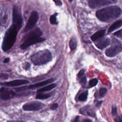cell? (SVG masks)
Wrapping results in <instances>:
<instances>
[{
    "label": "cell",
    "instance_id": "obj_19",
    "mask_svg": "<svg viewBox=\"0 0 122 122\" xmlns=\"http://www.w3.org/2000/svg\"><path fill=\"white\" fill-rule=\"evenodd\" d=\"M51 97V95L49 94H43V93H39L36 96V98L37 99H46Z\"/></svg>",
    "mask_w": 122,
    "mask_h": 122
},
{
    "label": "cell",
    "instance_id": "obj_34",
    "mask_svg": "<svg viewBox=\"0 0 122 122\" xmlns=\"http://www.w3.org/2000/svg\"><path fill=\"white\" fill-rule=\"evenodd\" d=\"M9 61H10V59L8 58H7L5 59V60H4V61H3V62H4V63H7V62H9Z\"/></svg>",
    "mask_w": 122,
    "mask_h": 122
},
{
    "label": "cell",
    "instance_id": "obj_17",
    "mask_svg": "<svg viewBox=\"0 0 122 122\" xmlns=\"http://www.w3.org/2000/svg\"><path fill=\"white\" fill-rule=\"evenodd\" d=\"M56 86V84L55 83L51 84L48 86H46L45 87H44L40 89H39L37 91V92L40 93V92H46V91H50V90L53 89Z\"/></svg>",
    "mask_w": 122,
    "mask_h": 122
},
{
    "label": "cell",
    "instance_id": "obj_24",
    "mask_svg": "<svg viewBox=\"0 0 122 122\" xmlns=\"http://www.w3.org/2000/svg\"><path fill=\"white\" fill-rule=\"evenodd\" d=\"M7 19V17L6 15L3 16L2 15L0 14V24L5 23Z\"/></svg>",
    "mask_w": 122,
    "mask_h": 122
},
{
    "label": "cell",
    "instance_id": "obj_23",
    "mask_svg": "<svg viewBox=\"0 0 122 122\" xmlns=\"http://www.w3.org/2000/svg\"><path fill=\"white\" fill-rule=\"evenodd\" d=\"M98 83V80L96 78L92 79L89 81V85L90 87L95 86Z\"/></svg>",
    "mask_w": 122,
    "mask_h": 122
},
{
    "label": "cell",
    "instance_id": "obj_25",
    "mask_svg": "<svg viewBox=\"0 0 122 122\" xmlns=\"http://www.w3.org/2000/svg\"><path fill=\"white\" fill-rule=\"evenodd\" d=\"M86 81H87V80H86V77H82L81 79V80H80V83L84 87V85H85L86 83Z\"/></svg>",
    "mask_w": 122,
    "mask_h": 122
},
{
    "label": "cell",
    "instance_id": "obj_21",
    "mask_svg": "<svg viewBox=\"0 0 122 122\" xmlns=\"http://www.w3.org/2000/svg\"><path fill=\"white\" fill-rule=\"evenodd\" d=\"M57 13H55L52 15H51L50 17V21L51 24H58V22L57 21V19H56V16H57Z\"/></svg>",
    "mask_w": 122,
    "mask_h": 122
},
{
    "label": "cell",
    "instance_id": "obj_35",
    "mask_svg": "<svg viewBox=\"0 0 122 122\" xmlns=\"http://www.w3.org/2000/svg\"><path fill=\"white\" fill-rule=\"evenodd\" d=\"M82 122H92V121L90 119H86L84 120Z\"/></svg>",
    "mask_w": 122,
    "mask_h": 122
},
{
    "label": "cell",
    "instance_id": "obj_30",
    "mask_svg": "<svg viewBox=\"0 0 122 122\" xmlns=\"http://www.w3.org/2000/svg\"><path fill=\"white\" fill-rule=\"evenodd\" d=\"M114 121L115 122H122V117L118 116L114 119Z\"/></svg>",
    "mask_w": 122,
    "mask_h": 122
},
{
    "label": "cell",
    "instance_id": "obj_36",
    "mask_svg": "<svg viewBox=\"0 0 122 122\" xmlns=\"http://www.w3.org/2000/svg\"><path fill=\"white\" fill-rule=\"evenodd\" d=\"M102 101H101V102H98L97 103V104H96V106H99L100 105H101V104L102 103Z\"/></svg>",
    "mask_w": 122,
    "mask_h": 122
},
{
    "label": "cell",
    "instance_id": "obj_3",
    "mask_svg": "<svg viewBox=\"0 0 122 122\" xmlns=\"http://www.w3.org/2000/svg\"><path fill=\"white\" fill-rule=\"evenodd\" d=\"M19 30L12 24L5 32L2 43V49L4 51H8L14 44Z\"/></svg>",
    "mask_w": 122,
    "mask_h": 122
},
{
    "label": "cell",
    "instance_id": "obj_7",
    "mask_svg": "<svg viewBox=\"0 0 122 122\" xmlns=\"http://www.w3.org/2000/svg\"><path fill=\"white\" fill-rule=\"evenodd\" d=\"M39 19V14L36 11H33L27 21V23L23 30V32H26L32 29L35 25Z\"/></svg>",
    "mask_w": 122,
    "mask_h": 122
},
{
    "label": "cell",
    "instance_id": "obj_1",
    "mask_svg": "<svg viewBox=\"0 0 122 122\" xmlns=\"http://www.w3.org/2000/svg\"><path fill=\"white\" fill-rule=\"evenodd\" d=\"M122 13V9L117 6L106 7L96 12V17L101 21L109 22L118 18Z\"/></svg>",
    "mask_w": 122,
    "mask_h": 122
},
{
    "label": "cell",
    "instance_id": "obj_2",
    "mask_svg": "<svg viewBox=\"0 0 122 122\" xmlns=\"http://www.w3.org/2000/svg\"><path fill=\"white\" fill-rule=\"evenodd\" d=\"M42 35V32L41 29L35 28L24 36L20 48L24 50L33 44L43 41L45 39L41 37Z\"/></svg>",
    "mask_w": 122,
    "mask_h": 122
},
{
    "label": "cell",
    "instance_id": "obj_28",
    "mask_svg": "<svg viewBox=\"0 0 122 122\" xmlns=\"http://www.w3.org/2000/svg\"><path fill=\"white\" fill-rule=\"evenodd\" d=\"M114 35L117 36V37H120L122 39V32L121 31H117V32H115L114 34Z\"/></svg>",
    "mask_w": 122,
    "mask_h": 122
},
{
    "label": "cell",
    "instance_id": "obj_16",
    "mask_svg": "<svg viewBox=\"0 0 122 122\" xmlns=\"http://www.w3.org/2000/svg\"><path fill=\"white\" fill-rule=\"evenodd\" d=\"M105 30H100L94 34H93L92 36H91V39L93 41H96L100 39L102 37L105 33Z\"/></svg>",
    "mask_w": 122,
    "mask_h": 122
},
{
    "label": "cell",
    "instance_id": "obj_14",
    "mask_svg": "<svg viewBox=\"0 0 122 122\" xmlns=\"http://www.w3.org/2000/svg\"><path fill=\"white\" fill-rule=\"evenodd\" d=\"M80 113L84 115H90L91 116H93L94 115L93 111L90 106H86L81 108L80 110Z\"/></svg>",
    "mask_w": 122,
    "mask_h": 122
},
{
    "label": "cell",
    "instance_id": "obj_11",
    "mask_svg": "<svg viewBox=\"0 0 122 122\" xmlns=\"http://www.w3.org/2000/svg\"><path fill=\"white\" fill-rule=\"evenodd\" d=\"M29 82H30L29 81L27 80L19 79V80H13L10 81L1 82L0 84L1 85L7 86V87H15V86H20V85L25 84H28Z\"/></svg>",
    "mask_w": 122,
    "mask_h": 122
},
{
    "label": "cell",
    "instance_id": "obj_20",
    "mask_svg": "<svg viewBox=\"0 0 122 122\" xmlns=\"http://www.w3.org/2000/svg\"><path fill=\"white\" fill-rule=\"evenodd\" d=\"M87 96H88V92H83L79 96L78 99L81 101H85L87 99Z\"/></svg>",
    "mask_w": 122,
    "mask_h": 122
},
{
    "label": "cell",
    "instance_id": "obj_18",
    "mask_svg": "<svg viewBox=\"0 0 122 122\" xmlns=\"http://www.w3.org/2000/svg\"><path fill=\"white\" fill-rule=\"evenodd\" d=\"M69 45L71 51H73L76 49L77 45V41L76 38L72 37L71 38L69 42Z\"/></svg>",
    "mask_w": 122,
    "mask_h": 122
},
{
    "label": "cell",
    "instance_id": "obj_15",
    "mask_svg": "<svg viewBox=\"0 0 122 122\" xmlns=\"http://www.w3.org/2000/svg\"><path fill=\"white\" fill-rule=\"evenodd\" d=\"M122 26V20H118L113 23L109 28L108 33H110L114 30L120 28Z\"/></svg>",
    "mask_w": 122,
    "mask_h": 122
},
{
    "label": "cell",
    "instance_id": "obj_22",
    "mask_svg": "<svg viewBox=\"0 0 122 122\" xmlns=\"http://www.w3.org/2000/svg\"><path fill=\"white\" fill-rule=\"evenodd\" d=\"M107 90L105 88H102L100 89L99 91V95L101 97H103L105 96L106 93H107Z\"/></svg>",
    "mask_w": 122,
    "mask_h": 122
},
{
    "label": "cell",
    "instance_id": "obj_5",
    "mask_svg": "<svg viewBox=\"0 0 122 122\" xmlns=\"http://www.w3.org/2000/svg\"><path fill=\"white\" fill-rule=\"evenodd\" d=\"M12 23L19 31L22 26L23 18L20 8L16 5L12 9Z\"/></svg>",
    "mask_w": 122,
    "mask_h": 122
},
{
    "label": "cell",
    "instance_id": "obj_8",
    "mask_svg": "<svg viewBox=\"0 0 122 122\" xmlns=\"http://www.w3.org/2000/svg\"><path fill=\"white\" fill-rule=\"evenodd\" d=\"M44 106V104L38 101H33L27 102L23 105L22 108L25 111H35L41 109Z\"/></svg>",
    "mask_w": 122,
    "mask_h": 122
},
{
    "label": "cell",
    "instance_id": "obj_12",
    "mask_svg": "<svg viewBox=\"0 0 122 122\" xmlns=\"http://www.w3.org/2000/svg\"><path fill=\"white\" fill-rule=\"evenodd\" d=\"M110 43V40L108 38H104L97 40L95 42V44L97 48L100 49H102L108 46Z\"/></svg>",
    "mask_w": 122,
    "mask_h": 122
},
{
    "label": "cell",
    "instance_id": "obj_27",
    "mask_svg": "<svg viewBox=\"0 0 122 122\" xmlns=\"http://www.w3.org/2000/svg\"><path fill=\"white\" fill-rule=\"evenodd\" d=\"M58 104L57 103H54L51 105L50 108L52 110H54L58 108Z\"/></svg>",
    "mask_w": 122,
    "mask_h": 122
},
{
    "label": "cell",
    "instance_id": "obj_10",
    "mask_svg": "<svg viewBox=\"0 0 122 122\" xmlns=\"http://www.w3.org/2000/svg\"><path fill=\"white\" fill-rule=\"evenodd\" d=\"M15 94V92L9 88H0V97L2 100H9L12 98Z\"/></svg>",
    "mask_w": 122,
    "mask_h": 122
},
{
    "label": "cell",
    "instance_id": "obj_33",
    "mask_svg": "<svg viewBox=\"0 0 122 122\" xmlns=\"http://www.w3.org/2000/svg\"><path fill=\"white\" fill-rule=\"evenodd\" d=\"M79 117L78 116H77V117H76L75 118V119H74V121L73 122H79Z\"/></svg>",
    "mask_w": 122,
    "mask_h": 122
},
{
    "label": "cell",
    "instance_id": "obj_29",
    "mask_svg": "<svg viewBox=\"0 0 122 122\" xmlns=\"http://www.w3.org/2000/svg\"><path fill=\"white\" fill-rule=\"evenodd\" d=\"M112 115H115L117 114V107H113L112 108Z\"/></svg>",
    "mask_w": 122,
    "mask_h": 122
},
{
    "label": "cell",
    "instance_id": "obj_9",
    "mask_svg": "<svg viewBox=\"0 0 122 122\" xmlns=\"http://www.w3.org/2000/svg\"><path fill=\"white\" fill-rule=\"evenodd\" d=\"M116 0H89L88 1L89 6L92 8H96L115 2Z\"/></svg>",
    "mask_w": 122,
    "mask_h": 122
},
{
    "label": "cell",
    "instance_id": "obj_32",
    "mask_svg": "<svg viewBox=\"0 0 122 122\" xmlns=\"http://www.w3.org/2000/svg\"><path fill=\"white\" fill-rule=\"evenodd\" d=\"M53 1L55 3V4L58 6H61L62 5V2L61 0H53Z\"/></svg>",
    "mask_w": 122,
    "mask_h": 122
},
{
    "label": "cell",
    "instance_id": "obj_4",
    "mask_svg": "<svg viewBox=\"0 0 122 122\" xmlns=\"http://www.w3.org/2000/svg\"><path fill=\"white\" fill-rule=\"evenodd\" d=\"M51 54L48 50L38 51L32 54L30 57L31 61L36 65L47 63L51 60Z\"/></svg>",
    "mask_w": 122,
    "mask_h": 122
},
{
    "label": "cell",
    "instance_id": "obj_6",
    "mask_svg": "<svg viewBox=\"0 0 122 122\" xmlns=\"http://www.w3.org/2000/svg\"><path fill=\"white\" fill-rule=\"evenodd\" d=\"M112 45L107 49L105 51V54L109 57H112L117 55L122 51V45L117 40L113 39Z\"/></svg>",
    "mask_w": 122,
    "mask_h": 122
},
{
    "label": "cell",
    "instance_id": "obj_31",
    "mask_svg": "<svg viewBox=\"0 0 122 122\" xmlns=\"http://www.w3.org/2000/svg\"><path fill=\"white\" fill-rule=\"evenodd\" d=\"M8 75L5 73H2L0 74V78L4 79H7L8 78Z\"/></svg>",
    "mask_w": 122,
    "mask_h": 122
},
{
    "label": "cell",
    "instance_id": "obj_13",
    "mask_svg": "<svg viewBox=\"0 0 122 122\" xmlns=\"http://www.w3.org/2000/svg\"><path fill=\"white\" fill-rule=\"evenodd\" d=\"M54 81V80L53 79L51 78V79H48L47 80H45L44 81H41V82H38V83H36L35 84L30 85V86H29V89H34V88L40 87L43 86L44 85H47L48 84H49L50 83H51Z\"/></svg>",
    "mask_w": 122,
    "mask_h": 122
},
{
    "label": "cell",
    "instance_id": "obj_26",
    "mask_svg": "<svg viewBox=\"0 0 122 122\" xmlns=\"http://www.w3.org/2000/svg\"><path fill=\"white\" fill-rule=\"evenodd\" d=\"M84 72H85V70L84 69H81V70L79 72L78 76L79 78H82L83 77V76L84 74Z\"/></svg>",
    "mask_w": 122,
    "mask_h": 122
},
{
    "label": "cell",
    "instance_id": "obj_37",
    "mask_svg": "<svg viewBox=\"0 0 122 122\" xmlns=\"http://www.w3.org/2000/svg\"><path fill=\"white\" fill-rule=\"evenodd\" d=\"M8 122H23L20 121H9Z\"/></svg>",
    "mask_w": 122,
    "mask_h": 122
}]
</instances>
